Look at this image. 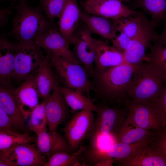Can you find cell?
Listing matches in <instances>:
<instances>
[{
  "label": "cell",
  "instance_id": "obj_16",
  "mask_svg": "<svg viewBox=\"0 0 166 166\" xmlns=\"http://www.w3.org/2000/svg\"><path fill=\"white\" fill-rule=\"evenodd\" d=\"M35 75L28 78L17 88L13 89L16 100L26 120L32 110L39 104L40 97L35 82Z\"/></svg>",
  "mask_w": 166,
  "mask_h": 166
},
{
  "label": "cell",
  "instance_id": "obj_32",
  "mask_svg": "<svg viewBox=\"0 0 166 166\" xmlns=\"http://www.w3.org/2000/svg\"><path fill=\"white\" fill-rule=\"evenodd\" d=\"M68 0H40L41 8L46 17L52 21L59 18Z\"/></svg>",
  "mask_w": 166,
  "mask_h": 166
},
{
  "label": "cell",
  "instance_id": "obj_24",
  "mask_svg": "<svg viewBox=\"0 0 166 166\" xmlns=\"http://www.w3.org/2000/svg\"><path fill=\"white\" fill-rule=\"evenodd\" d=\"M81 21L91 32L111 41L117 35L112 20L81 11Z\"/></svg>",
  "mask_w": 166,
  "mask_h": 166
},
{
  "label": "cell",
  "instance_id": "obj_10",
  "mask_svg": "<svg viewBox=\"0 0 166 166\" xmlns=\"http://www.w3.org/2000/svg\"><path fill=\"white\" fill-rule=\"evenodd\" d=\"M158 23L149 20L141 29L138 34L132 39L130 48L123 53L125 61L128 64L135 65L148 61L146 51L152 42L157 37L155 29Z\"/></svg>",
  "mask_w": 166,
  "mask_h": 166
},
{
  "label": "cell",
  "instance_id": "obj_13",
  "mask_svg": "<svg viewBox=\"0 0 166 166\" xmlns=\"http://www.w3.org/2000/svg\"><path fill=\"white\" fill-rule=\"evenodd\" d=\"M81 4L85 12L111 20L129 17L137 12L126 6L120 0H86Z\"/></svg>",
  "mask_w": 166,
  "mask_h": 166
},
{
  "label": "cell",
  "instance_id": "obj_5",
  "mask_svg": "<svg viewBox=\"0 0 166 166\" xmlns=\"http://www.w3.org/2000/svg\"><path fill=\"white\" fill-rule=\"evenodd\" d=\"M49 55L52 65L63 86L78 90L92 99L90 93L93 91L92 82L83 66L59 56Z\"/></svg>",
  "mask_w": 166,
  "mask_h": 166
},
{
  "label": "cell",
  "instance_id": "obj_6",
  "mask_svg": "<svg viewBox=\"0 0 166 166\" xmlns=\"http://www.w3.org/2000/svg\"><path fill=\"white\" fill-rule=\"evenodd\" d=\"M15 44L12 81L20 84L28 78L36 75L40 63L45 54L35 42H17Z\"/></svg>",
  "mask_w": 166,
  "mask_h": 166
},
{
  "label": "cell",
  "instance_id": "obj_1",
  "mask_svg": "<svg viewBox=\"0 0 166 166\" xmlns=\"http://www.w3.org/2000/svg\"><path fill=\"white\" fill-rule=\"evenodd\" d=\"M134 69V65L126 63L103 70L95 69L91 81L94 93L92 101L109 106H125L129 100L128 91Z\"/></svg>",
  "mask_w": 166,
  "mask_h": 166
},
{
  "label": "cell",
  "instance_id": "obj_2",
  "mask_svg": "<svg viewBox=\"0 0 166 166\" xmlns=\"http://www.w3.org/2000/svg\"><path fill=\"white\" fill-rule=\"evenodd\" d=\"M166 79L158 67L149 61L134 65L128 91L129 101H156L165 87L163 81Z\"/></svg>",
  "mask_w": 166,
  "mask_h": 166
},
{
  "label": "cell",
  "instance_id": "obj_39",
  "mask_svg": "<svg viewBox=\"0 0 166 166\" xmlns=\"http://www.w3.org/2000/svg\"><path fill=\"white\" fill-rule=\"evenodd\" d=\"M5 0L9 1H11L13 2H14L18 1H19V2L20 1H21L22 0Z\"/></svg>",
  "mask_w": 166,
  "mask_h": 166
},
{
  "label": "cell",
  "instance_id": "obj_30",
  "mask_svg": "<svg viewBox=\"0 0 166 166\" xmlns=\"http://www.w3.org/2000/svg\"><path fill=\"white\" fill-rule=\"evenodd\" d=\"M36 138L27 133L0 131V150L20 144L36 142Z\"/></svg>",
  "mask_w": 166,
  "mask_h": 166
},
{
  "label": "cell",
  "instance_id": "obj_22",
  "mask_svg": "<svg viewBox=\"0 0 166 166\" xmlns=\"http://www.w3.org/2000/svg\"><path fill=\"white\" fill-rule=\"evenodd\" d=\"M36 146L40 153L47 159L61 151L70 152L65 136L56 131H43L37 136Z\"/></svg>",
  "mask_w": 166,
  "mask_h": 166
},
{
  "label": "cell",
  "instance_id": "obj_18",
  "mask_svg": "<svg viewBox=\"0 0 166 166\" xmlns=\"http://www.w3.org/2000/svg\"><path fill=\"white\" fill-rule=\"evenodd\" d=\"M49 55L46 53L35 77L40 98L45 100L54 88L58 85V77L53 71Z\"/></svg>",
  "mask_w": 166,
  "mask_h": 166
},
{
  "label": "cell",
  "instance_id": "obj_9",
  "mask_svg": "<svg viewBox=\"0 0 166 166\" xmlns=\"http://www.w3.org/2000/svg\"><path fill=\"white\" fill-rule=\"evenodd\" d=\"M47 160L36 144L32 143L0 150V166H44Z\"/></svg>",
  "mask_w": 166,
  "mask_h": 166
},
{
  "label": "cell",
  "instance_id": "obj_36",
  "mask_svg": "<svg viewBox=\"0 0 166 166\" xmlns=\"http://www.w3.org/2000/svg\"><path fill=\"white\" fill-rule=\"evenodd\" d=\"M0 131H14L11 121L7 114L0 108Z\"/></svg>",
  "mask_w": 166,
  "mask_h": 166
},
{
  "label": "cell",
  "instance_id": "obj_33",
  "mask_svg": "<svg viewBox=\"0 0 166 166\" xmlns=\"http://www.w3.org/2000/svg\"><path fill=\"white\" fill-rule=\"evenodd\" d=\"M111 42L113 46L123 53L131 47L132 40L125 34L120 33Z\"/></svg>",
  "mask_w": 166,
  "mask_h": 166
},
{
  "label": "cell",
  "instance_id": "obj_27",
  "mask_svg": "<svg viewBox=\"0 0 166 166\" xmlns=\"http://www.w3.org/2000/svg\"><path fill=\"white\" fill-rule=\"evenodd\" d=\"M87 146L81 145L75 152L65 151L57 152L47 159L44 166H84L83 153Z\"/></svg>",
  "mask_w": 166,
  "mask_h": 166
},
{
  "label": "cell",
  "instance_id": "obj_38",
  "mask_svg": "<svg viewBox=\"0 0 166 166\" xmlns=\"http://www.w3.org/2000/svg\"><path fill=\"white\" fill-rule=\"evenodd\" d=\"M11 11L9 9L1 8L0 10V25L2 27L5 25L8 21V18Z\"/></svg>",
  "mask_w": 166,
  "mask_h": 166
},
{
  "label": "cell",
  "instance_id": "obj_31",
  "mask_svg": "<svg viewBox=\"0 0 166 166\" xmlns=\"http://www.w3.org/2000/svg\"><path fill=\"white\" fill-rule=\"evenodd\" d=\"M151 45L150 51L147 54L149 61L155 64L166 78V46L157 40Z\"/></svg>",
  "mask_w": 166,
  "mask_h": 166
},
{
  "label": "cell",
  "instance_id": "obj_14",
  "mask_svg": "<svg viewBox=\"0 0 166 166\" xmlns=\"http://www.w3.org/2000/svg\"><path fill=\"white\" fill-rule=\"evenodd\" d=\"M44 101L47 126L49 130L56 131L60 124L68 121L70 108L61 94L54 89Z\"/></svg>",
  "mask_w": 166,
  "mask_h": 166
},
{
  "label": "cell",
  "instance_id": "obj_34",
  "mask_svg": "<svg viewBox=\"0 0 166 166\" xmlns=\"http://www.w3.org/2000/svg\"><path fill=\"white\" fill-rule=\"evenodd\" d=\"M151 143L166 159V128L159 132Z\"/></svg>",
  "mask_w": 166,
  "mask_h": 166
},
{
  "label": "cell",
  "instance_id": "obj_29",
  "mask_svg": "<svg viewBox=\"0 0 166 166\" xmlns=\"http://www.w3.org/2000/svg\"><path fill=\"white\" fill-rule=\"evenodd\" d=\"M136 6L149 14L151 20L159 23L166 14V0H134Z\"/></svg>",
  "mask_w": 166,
  "mask_h": 166
},
{
  "label": "cell",
  "instance_id": "obj_23",
  "mask_svg": "<svg viewBox=\"0 0 166 166\" xmlns=\"http://www.w3.org/2000/svg\"><path fill=\"white\" fill-rule=\"evenodd\" d=\"M15 44L4 36L0 38V82L3 86H11L14 69Z\"/></svg>",
  "mask_w": 166,
  "mask_h": 166
},
{
  "label": "cell",
  "instance_id": "obj_25",
  "mask_svg": "<svg viewBox=\"0 0 166 166\" xmlns=\"http://www.w3.org/2000/svg\"><path fill=\"white\" fill-rule=\"evenodd\" d=\"M54 90L63 96L71 113L81 110L95 112L97 109L96 105L92 99L78 90L59 85L55 87Z\"/></svg>",
  "mask_w": 166,
  "mask_h": 166
},
{
  "label": "cell",
  "instance_id": "obj_26",
  "mask_svg": "<svg viewBox=\"0 0 166 166\" xmlns=\"http://www.w3.org/2000/svg\"><path fill=\"white\" fill-rule=\"evenodd\" d=\"M117 31L124 33L133 38L148 21L144 13L138 12L133 15L112 20Z\"/></svg>",
  "mask_w": 166,
  "mask_h": 166
},
{
  "label": "cell",
  "instance_id": "obj_12",
  "mask_svg": "<svg viewBox=\"0 0 166 166\" xmlns=\"http://www.w3.org/2000/svg\"><path fill=\"white\" fill-rule=\"evenodd\" d=\"M91 33L85 26L78 35L75 34L71 44L74 45L73 54L91 78L95 72V39Z\"/></svg>",
  "mask_w": 166,
  "mask_h": 166
},
{
  "label": "cell",
  "instance_id": "obj_11",
  "mask_svg": "<svg viewBox=\"0 0 166 166\" xmlns=\"http://www.w3.org/2000/svg\"><path fill=\"white\" fill-rule=\"evenodd\" d=\"M35 42L47 54L81 64L70 49L68 42L53 25L38 36Z\"/></svg>",
  "mask_w": 166,
  "mask_h": 166
},
{
  "label": "cell",
  "instance_id": "obj_15",
  "mask_svg": "<svg viewBox=\"0 0 166 166\" xmlns=\"http://www.w3.org/2000/svg\"><path fill=\"white\" fill-rule=\"evenodd\" d=\"M13 87L0 86V108L10 118L14 132L28 133L29 131L24 116L14 95Z\"/></svg>",
  "mask_w": 166,
  "mask_h": 166
},
{
  "label": "cell",
  "instance_id": "obj_21",
  "mask_svg": "<svg viewBox=\"0 0 166 166\" xmlns=\"http://www.w3.org/2000/svg\"><path fill=\"white\" fill-rule=\"evenodd\" d=\"M158 132L137 126L127 116L122 125L111 136L115 143L131 144L152 139Z\"/></svg>",
  "mask_w": 166,
  "mask_h": 166
},
{
  "label": "cell",
  "instance_id": "obj_19",
  "mask_svg": "<svg viewBox=\"0 0 166 166\" xmlns=\"http://www.w3.org/2000/svg\"><path fill=\"white\" fill-rule=\"evenodd\" d=\"M95 69L99 70L126 63L121 52L103 40L95 39Z\"/></svg>",
  "mask_w": 166,
  "mask_h": 166
},
{
  "label": "cell",
  "instance_id": "obj_37",
  "mask_svg": "<svg viewBox=\"0 0 166 166\" xmlns=\"http://www.w3.org/2000/svg\"><path fill=\"white\" fill-rule=\"evenodd\" d=\"M162 30L160 34L158 35L156 40L166 46V14L162 19Z\"/></svg>",
  "mask_w": 166,
  "mask_h": 166
},
{
  "label": "cell",
  "instance_id": "obj_28",
  "mask_svg": "<svg viewBox=\"0 0 166 166\" xmlns=\"http://www.w3.org/2000/svg\"><path fill=\"white\" fill-rule=\"evenodd\" d=\"M45 101L39 104L31 111L29 116L27 127L37 136L47 130V121L45 109Z\"/></svg>",
  "mask_w": 166,
  "mask_h": 166
},
{
  "label": "cell",
  "instance_id": "obj_35",
  "mask_svg": "<svg viewBox=\"0 0 166 166\" xmlns=\"http://www.w3.org/2000/svg\"><path fill=\"white\" fill-rule=\"evenodd\" d=\"M156 102L166 128V86Z\"/></svg>",
  "mask_w": 166,
  "mask_h": 166
},
{
  "label": "cell",
  "instance_id": "obj_17",
  "mask_svg": "<svg viewBox=\"0 0 166 166\" xmlns=\"http://www.w3.org/2000/svg\"><path fill=\"white\" fill-rule=\"evenodd\" d=\"M151 142L130 156L114 163L121 166H166V159Z\"/></svg>",
  "mask_w": 166,
  "mask_h": 166
},
{
  "label": "cell",
  "instance_id": "obj_7",
  "mask_svg": "<svg viewBox=\"0 0 166 166\" xmlns=\"http://www.w3.org/2000/svg\"><path fill=\"white\" fill-rule=\"evenodd\" d=\"M128 116L137 126L158 132L165 125L156 101L133 102L128 100Z\"/></svg>",
  "mask_w": 166,
  "mask_h": 166
},
{
  "label": "cell",
  "instance_id": "obj_8",
  "mask_svg": "<svg viewBox=\"0 0 166 166\" xmlns=\"http://www.w3.org/2000/svg\"><path fill=\"white\" fill-rule=\"evenodd\" d=\"M93 111L81 110L74 113L63 129L70 153L75 152L87 139L94 123Z\"/></svg>",
  "mask_w": 166,
  "mask_h": 166
},
{
  "label": "cell",
  "instance_id": "obj_20",
  "mask_svg": "<svg viewBox=\"0 0 166 166\" xmlns=\"http://www.w3.org/2000/svg\"><path fill=\"white\" fill-rule=\"evenodd\" d=\"M81 11L77 0H68L59 18V30L69 44H71L75 31L81 20Z\"/></svg>",
  "mask_w": 166,
  "mask_h": 166
},
{
  "label": "cell",
  "instance_id": "obj_3",
  "mask_svg": "<svg viewBox=\"0 0 166 166\" xmlns=\"http://www.w3.org/2000/svg\"><path fill=\"white\" fill-rule=\"evenodd\" d=\"M15 9L11 33L17 42H35L38 36L53 25L41 7L31 6L26 0L19 1Z\"/></svg>",
  "mask_w": 166,
  "mask_h": 166
},
{
  "label": "cell",
  "instance_id": "obj_4",
  "mask_svg": "<svg viewBox=\"0 0 166 166\" xmlns=\"http://www.w3.org/2000/svg\"><path fill=\"white\" fill-rule=\"evenodd\" d=\"M94 123L87 138L88 149L94 150L101 148L102 137L111 136L122 125L128 114L126 105L122 106H109L96 103Z\"/></svg>",
  "mask_w": 166,
  "mask_h": 166
}]
</instances>
